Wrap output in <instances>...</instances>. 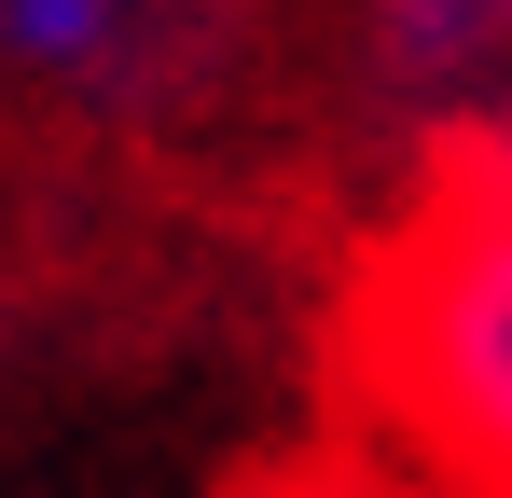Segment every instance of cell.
Returning <instances> with one entry per match:
<instances>
[{"label": "cell", "mask_w": 512, "mask_h": 498, "mask_svg": "<svg viewBox=\"0 0 512 498\" xmlns=\"http://www.w3.org/2000/svg\"><path fill=\"white\" fill-rule=\"evenodd\" d=\"M319 360L346 457L429 498H512V125L402 153V194L333 277Z\"/></svg>", "instance_id": "cell-1"}, {"label": "cell", "mask_w": 512, "mask_h": 498, "mask_svg": "<svg viewBox=\"0 0 512 498\" xmlns=\"http://www.w3.org/2000/svg\"><path fill=\"white\" fill-rule=\"evenodd\" d=\"M346 42L402 139L512 125V0H346Z\"/></svg>", "instance_id": "cell-3"}, {"label": "cell", "mask_w": 512, "mask_h": 498, "mask_svg": "<svg viewBox=\"0 0 512 498\" xmlns=\"http://www.w3.org/2000/svg\"><path fill=\"white\" fill-rule=\"evenodd\" d=\"M236 0H0V83L70 125H194L236 83Z\"/></svg>", "instance_id": "cell-2"}, {"label": "cell", "mask_w": 512, "mask_h": 498, "mask_svg": "<svg viewBox=\"0 0 512 498\" xmlns=\"http://www.w3.org/2000/svg\"><path fill=\"white\" fill-rule=\"evenodd\" d=\"M277 498H429V485H388L374 457H333V471H291Z\"/></svg>", "instance_id": "cell-4"}]
</instances>
